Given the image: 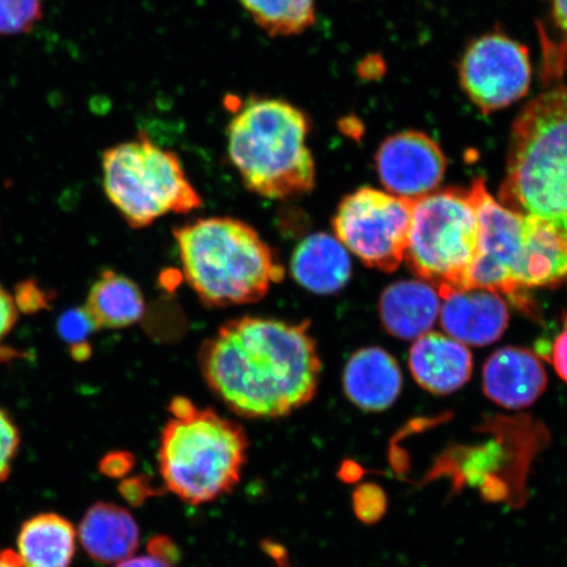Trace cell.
<instances>
[{"mask_svg": "<svg viewBox=\"0 0 567 567\" xmlns=\"http://www.w3.org/2000/svg\"><path fill=\"white\" fill-rule=\"evenodd\" d=\"M480 219V252L467 289H486L519 299L523 289L567 280V243L547 224L496 202L485 181L470 190Z\"/></svg>", "mask_w": 567, "mask_h": 567, "instance_id": "obj_6", "label": "cell"}, {"mask_svg": "<svg viewBox=\"0 0 567 567\" xmlns=\"http://www.w3.org/2000/svg\"><path fill=\"white\" fill-rule=\"evenodd\" d=\"M414 200L360 188L339 204L332 229L368 267L393 272L405 259Z\"/></svg>", "mask_w": 567, "mask_h": 567, "instance_id": "obj_9", "label": "cell"}, {"mask_svg": "<svg viewBox=\"0 0 567 567\" xmlns=\"http://www.w3.org/2000/svg\"><path fill=\"white\" fill-rule=\"evenodd\" d=\"M375 163L389 193L410 200L434 193L446 169L442 148L427 134L414 131L389 137Z\"/></svg>", "mask_w": 567, "mask_h": 567, "instance_id": "obj_11", "label": "cell"}, {"mask_svg": "<svg viewBox=\"0 0 567 567\" xmlns=\"http://www.w3.org/2000/svg\"><path fill=\"white\" fill-rule=\"evenodd\" d=\"M19 446V427L11 415L0 408V482L10 477Z\"/></svg>", "mask_w": 567, "mask_h": 567, "instance_id": "obj_26", "label": "cell"}, {"mask_svg": "<svg viewBox=\"0 0 567 567\" xmlns=\"http://www.w3.org/2000/svg\"><path fill=\"white\" fill-rule=\"evenodd\" d=\"M102 172L106 197L133 229L147 228L169 213L187 215L203 207L179 157L145 133L106 148Z\"/></svg>", "mask_w": 567, "mask_h": 567, "instance_id": "obj_7", "label": "cell"}, {"mask_svg": "<svg viewBox=\"0 0 567 567\" xmlns=\"http://www.w3.org/2000/svg\"><path fill=\"white\" fill-rule=\"evenodd\" d=\"M136 466V456L126 451H112L105 453L99 461V471L103 476L113 480H124Z\"/></svg>", "mask_w": 567, "mask_h": 567, "instance_id": "obj_28", "label": "cell"}, {"mask_svg": "<svg viewBox=\"0 0 567 567\" xmlns=\"http://www.w3.org/2000/svg\"><path fill=\"white\" fill-rule=\"evenodd\" d=\"M212 392L234 414L279 420L315 399L322 361L310 322L240 317L219 326L198 351Z\"/></svg>", "mask_w": 567, "mask_h": 567, "instance_id": "obj_1", "label": "cell"}, {"mask_svg": "<svg viewBox=\"0 0 567 567\" xmlns=\"http://www.w3.org/2000/svg\"><path fill=\"white\" fill-rule=\"evenodd\" d=\"M147 555L163 559L168 564L176 566L179 564L181 549L172 537L157 535L151 538L146 548Z\"/></svg>", "mask_w": 567, "mask_h": 567, "instance_id": "obj_30", "label": "cell"}, {"mask_svg": "<svg viewBox=\"0 0 567 567\" xmlns=\"http://www.w3.org/2000/svg\"><path fill=\"white\" fill-rule=\"evenodd\" d=\"M290 274L310 293L336 295L351 279L349 250L330 234H311L296 247Z\"/></svg>", "mask_w": 567, "mask_h": 567, "instance_id": "obj_16", "label": "cell"}, {"mask_svg": "<svg viewBox=\"0 0 567 567\" xmlns=\"http://www.w3.org/2000/svg\"><path fill=\"white\" fill-rule=\"evenodd\" d=\"M532 76L526 47L502 33H488L466 49L461 84L482 112L505 109L527 94Z\"/></svg>", "mask_w": 567, "mask_h": 567, "instance_id": "obj_10", "label": "cell"}, {"mask_svg": "<svg viewBox=\"0 0 567 567\" xmlns=\"http://www.w3.org/2000/svg\"><path fill=\"white\" fill-rule=\"evenodd\" d=\"M443 329L460 343L476 347L492 344L507 329V305L492 290H457L443 297Z\"/></svg>", "mask_w": 567, "mask_h": 567, "instance_id": "obj_13", "label": "cell"}, {"mask_svg": "<svg viewBox=\"0 0 567 567\" xmlns=\"http://www.w3.org/2000/svg\"><path fill=\"white\" fill-rule=\"evenodd\" d=\"M0 567H24L17 551L10 549L0 550Z\"/></svg>", "mask_w": 567, "mask_h": 567, "instance_id": "obj_36", "label": "cell"}, {"mask_svg": "<svg viewBox=\"0 0 567 567\" xmlns=\"http://www.w3.org/2000/svg\"><path fill=\"white\" fill-rule=\"evenodd\" d=\"M97 331L96 326L84 308L63 311L56 319V334L68 346L70 358L84 363L92 354L90 337Z\"/></svg>", "mask_w": 567, "mask_h": 567, "instance_id": "obj_22", "label": "cell"}, {"mask_svg": "<svg viewBox=\"0 0 567 567\" xmlns=\"http://www.w3.org/2000/svg\"><path fill=\"white\" fill-rule=\"evenodd\" d=\"M44 17V0H0V35L31 32Z\"/></svg>", "mask_w": 567, "mask_h": 567, "instance_id": "obj_23", "label": "cell"}, {"mask_svg": "<svg viewBox=\"0 0 567 567\" xmlns=\"http://www.w3.org/2000/svg\"><path fill=\"white\" fill-rule=\"evenodd\" d=\"M380 316L390 334L421 338L436 321L441 302L435 288L422 281H400L388 287L380 299Z\"/></svg>", "mask_w": 567, "mask_h": 567, "instance_id": "obj_18", "label": "cell"}, {"mask_svg": "<svg viewBox=\"0 0 567 567\" xmlns=\"http://www.w3.org/2000/svg\"><path fill=\"white\" fill-rule=\"evenodd\" d=\"M116 567H175L172 564H168L166 561H163V559H159L157 557L146 555V556H131L123 561H120Z\"/></svg>", "mask_w": 567, "mask_h": 567, "instance_id": "obj_32", "label": "cell"}, {"mask_svg": "<svg viewBox=\"0 0 567 567\" xmlns=\"http://www.w3.org/2000/svg\"><path fill=\"white\" fill-rule=\"evenodd\" d=\"M310 127L305 112L281 99L252 96L240 103L226 136L246 188L269 200L310 194L316 187Z\"/></svg>", "mask_w": 567, "mask_h": 567, "instance_id": "obj_3", "label": "cell"}, {"mask_svg": "<svg viewBox=\"0 0 567 567\" xmlns=\"http://www.w3.org/2000/svg\"><path fill=\"white\" fill-rule=\"evenodd\" d=\"M361 476V470L358 464L353 461H346V463L339 470V477L346 482L358 481Z\"/></svg>", "mask_w": 567, "mask_h": 567, "instance_id": "obj_35", "label": "cell"}, {"mask_svg": "<svg viewBox=\"0 0 567 567\" xmlns=\"http://www.w3.org/2000/svg\"><path fill=\"white\" fill-rule=\"evenodd\" d=\"M80 542L95 563L118 564L140 547L141 532L126 508L110 502L91 506L80 524Z\"/></svg>", "mask_w": 567, "mask_h": 567, "instance_id": "obj_17", "label": "cell"}, {"mask_svg": "<svg viewBox=\"0 0 567 567\" xmlns=\"http://www.w3.org/2000/svg\"><path fill=\"white\" fill-rule=\"evenodd\" d=\"M410 370L423 389L434 394H451L471 379L473 359L456 339L427 332L410 351Z\"/></svg>", "mask_w": 567, "mask_h": 567, "instance_id": "obj_14", "label": "cell"}, {"mask_svg": "<svg viewBox=\"0 0 567 567\" xmlns=\"http://www.w3.org/2000/svg\"><path fill=\"white\" fill-rule=\"evenodd\" d=\"M19 310L13 296L0 282V347L17 328Z\"/></svg>", "mask_w": 567, "mask_h": 567, "instance_id": "obj_29", "label": "cell"}, {"mask_svg": "<svg viewBox=\"0 0 567 567\" xmlns=\"http://www.w3.org/2000/svg\"><path fill=\"white\" fill-rule=\"evenodd\" d=\"M83 308L97 330H120L136 324L145 315L146 303L136 282L104 269L92 284Z\"/></svg>", "mask_w": 567, "mask_h": 567, "instance_id": "obj_19", "label": "cell"}, {"mask_svg": "<svg viewBox=\"0 0 567 567\" xmlns=\"http://www.w3.org/2000/svg\"><path fill=\"white\" fill-rule=\"evenodd\" d=\"M551 364L559 378L567 382V328L556 339L551 347Z\"/></svg>", "mask_w": 567, "mask_h": 567, "instance_id": "obj_31", "label": "cell"}, {"mask_svg": "<svg viewBox=\"0 0 567 567\" xmlns=\"http://www.w3.org/2000/svg\"><path fill=\"white\" fill-rule=\"evenodd\" d=\"M174 237L184 278L205 307L258 302L286 275L272 247L240 219L198 218L177 226Z\"/></svg>", "mask_w": 567, "mask_h": 567, "instance_id": "obj_2", "label": "cell"}, {"mask_svg": "<svg viewBox=\"0 0 567 567\" xmlns=\"http://www.w3.org/2000/svg\"><path fill=\"white\" fill-rule=\"evenodd\" d=\"M480 219L470 193L445 189L414 200L405 259L445 297L467 289L480 252Z\"/></svg>", "mask_w": 567, "mask_h": 567, "instance_id": "obj_8", "label": "cell"}, {"mask_svg": "<svg viewBox=\"0 0 567 567\" xmlns=\"http://www.w3.org/2000/svg\"><path fill=\"white\" fill-rule=\"evenodd\" d=\"M168 411L173 417L162 430L158 450L167 491L193 506L233 492L247 461L243 425L213 409H198L186 396H175Z\"/></svg>", "mask_w": 567, "mask_h": 567, "instance_id": "obj_5", "label": "cell"}, {"mask_svg": "<svg viewBox=\"0 0 567 567\" xmlns=\"http://www.w3.org/2000/svg\"><path fill=\"white\" fill-rule=\"evenodd\" d=\"M548 375L534 352L517 347L494 352L484 367V392L496 405L522 410L547 389Z\"/></svg>", "mask_w": 567, "mask_h": 567, "instance_id": "obj_12", "label": "cell"}, {"mask_svg": "<svg viewBox=\"0 0 567 567\" xmlns=\"http://www.w3.org/2000/svg\"><path fill=\"white\" fill-rule=\"evenodd\" d=\"M261 30L272 38L302 33L316 21V0H239Z\"/></svg>", "mask_w": 567, "mask_h": 567, "instance_id": "obj_21", "label": "cell"}, {"mask_svg": "<svg viewBox=\"0 0 567 567\" xmlns=\"http://www.w3.org/2000/svg\"><path fill=\"white\" fill-rule=\"evenodd\" d=\"M553 17L557 25L567 34V0H553Z\"/></svg>", "mask_w": 567, "mask_h": 567, "instance_id": "obj_34", "label": "cell"}, {"mask_svg": "<svg viewBox=\"0 0 567 567\" xmlns=\"http://www.w3.org/2000/svg\"><path fill=\"white\" fill-rule=\"evenodd\" d=\"M264 550L267 555L274 558V561L280 567H289V558L286 548L282 545L274 542H264Z\"/></svg>", "mask_w": 567, "mask_h": 567, "instance_id": "obj_33", "label": "cell"}, {"mask_svg": "<svg viewBox=\"0 0 567 567\" xmlns=\"http://www.w3.org/2000/svg\"><path fill=\"white\" fill-rule=\"evenodd\" d=\"M353 513L360 522L378 523L388 508L386 494L374 484H363L357 487L352 495Z\"/></svg>", "mask_w": 567, "mask_h": 567, "instance_id": "obj_24", "label": "cell"}, {"mask_svg": "<svg viewBox=\"0 0 567 567\" xmlns=\"http://www.w3.org/2000/svg\"><path fill=\"white\" fill-rule=\"evenodd\" d=\"M75 548L76 530L59 514L35 515L19 532L18 556L24 567H70Z\"/></svg>", "mask_w": 567, "mask_h": 567, "instance_id": "obj_20", "label": "cell"}, {"mask_svg": "<svg viewBox=\"0 0 567 567\" xmlns=\"http://www.w3.org/2000/svg\"><path fill=\"white\" fill-rule=\"evenodd\" d=\"M499 197L567 243V87L537 96L515 120Z\"/></svg>", "mask_w": 567, "mask_h": 567, "instance_id": "obj_4", "label": "cell"}, {"mask_svg": "<svg viewBox=\"0 0 567 567\" xmlns=\"http://www.w3.org/2000/svg\"><path fill=\"white\" fill-rule=\"evenodd\" d=\"M127 505L133 507L144 506L148 499L158 496L162 492L155 487L153 481L146 476L124 478L117 487Z\"/></svg>", "mask_w": 567, "mask_h": 567, "instance_id": "obj_27", "label": "cell"}, {"mask_svg": "<svg viewBox=\"0 0 567 567\" xmlns=\"http://www.w3.org/2000/svg\"><path fill=\"white\" fill-rule=\"evenodd\" d=\"M343 389L354 406L379 413L399 399L402 373L386 351L378 347L361 349L352 354L344 368Z\"/></svg>", "mask_w": 567, "mask_h": 567, "instance_id": "obj_15", "label": "cell"}, {"mask_svg": "<svg viewBox=\"0 0 567 567\" xmlns=\"http://www.w3.org/2000/svg\"><path fill=\"white\" fill-rule=\"evenodd\" d=\"M12 296L19 313L25 316L40 313V311L51 308L55 299L53 290L42 287L34 279L19 282Z\"/></svg>", "mask_w": 567, "mask_h": 567, "instance_id": "obj_25", "label": "cell"}]
</instances>
